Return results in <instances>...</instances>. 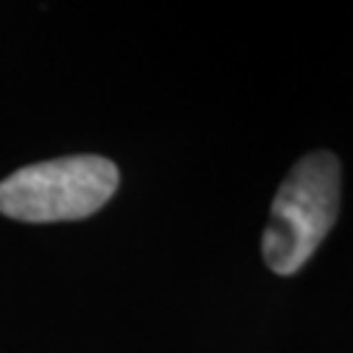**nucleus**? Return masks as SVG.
I'll list each match as a JSON object with an SVG mask.
<instances>
[{
	"mask_svg": "<svg viewBox=\"0 0 353 353\" xmlns=\"http://www.w3.org/2000/svg\"><path fill=\"white\" fill-rule=\"evenodd\" d=\"M118 168L100 154L26 165L0 181V212L21 223L81 220L110 202Z\"/></svg>",
	"mask_w": 353,
	"mask_h": 353,
	"instance_id": "nucleus-2",
	"label": "nucleus"
},
{
	"mask_svg": "<svg viewBox=\"0 0 353 353\" xmlns=\"http://www.w3.org/2000/svg\"><path fill=\"white\" fill-rule=\"evenodd\" d=\"M341 212V160L312 152L290 168L272 199L262 256L278 275L299 272L327 239Z\"/></svg>",
	"mask_w": 353,
	"mask_h": 353,
	"instance_id": "nucleus-1",
	"label": "nucleus"
}]
</instances>
